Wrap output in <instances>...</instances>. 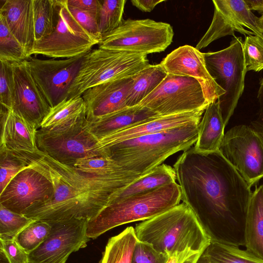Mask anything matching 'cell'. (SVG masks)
Segmentation results:
<instances>
[{
  "label": "cell",
  "mask_w": 263,
  "mask_h": 263,
  "mask_svg": "<svg viewBox=\"0 0 263 263\" xmlns=\"http://www.w3.org/2000/svg\"><path fill=\"white\" fill-rule=\"evenodd\" d=\"M73 167L84 173L99 175H113L129 172L125 170L111 159L102 156L79 159Z\"/></svg>",
  "instance_id": "36"
},
{
  "label": "cell",
  "mask_w": 263,
  "mask_h": 263,
  "mask_svg": "<svg viewBox=\"0 0 263 263\" xmlns=\"http://www.w3.org/2000/svg\"><path fill=\"white\" fill-rule=\"evenodd\" d=\"M219 151L251 187L263 178V136L250 126L229 129Z\"/></svg>",
  "instance_id": "12"
},
{
  "label": "cell",
  "mask_w": 263,
  "mask_h": 263,
  "mask_svg": "<svg viewBox=\"0 0 263 263\" xmlns=\"http://www.w3.org/2000/svg\"><path fill=\"white\" fill-rule=\"evenodd\" d=\"M203 55L208 72L217 84L225 91L217 101L226 126L245 87L247 71L242 37L235 36L226 48L203 53Z\"/></svg>",
  "instance_id": "7"
},
{
  "label": "cell",
  "mask_w": 263,
  "mask_h": 263,
  "mask_svg": "<svg viewBox=\"0 0 263 263\" xmlns=\"http://www.w3.org/2000/svg\"><path fill=\"white\" fill-rule=\"evenodd\" d=\"M88 220L72 218L48 222L51 230L44 241L29 254L28 263H66L69 255L87 246Z\"/></svg>",
  "instance_id": "13"
},
{
  "label": "cell",
  "mask_w": 263,
  "mask_h": 263,
  "mask_svg": "<svg viewBox=\"0 0 263 263\" xmlns=\"http://www.w3.org/2000/svg\"><path fill=\"white\" fill-rule=\"evenodd\" d=\"M257 97L259 109L255 119L251 122L250 126L263 136V78L260 80Z\"/></svg>",
  "instance_id": "45"
},
{
  "label": "cell",
  "mask_w": 263,
  "mask_h": 263,
  "mask_svg": "<svg viewBox=\"0 0 263 263\" xmlns=\"http://www.w3.org/2000/svg\"><path fill=\"white\" fill-rule=\"evenodd\" d=\"M28 58L25 47L11 33L4 18L0 16V60L12 63Z\"/></svg>",
  "instance_id": "33"
},
{
  "label": "cell",
  "mask_w": 263,
  "mask_h": 263,
  "mask_svg": "<svg viewBox=\"0 0 263 263\" xmlns=\"http://www.w3.org/2000/svg\"><path fill=\"white\" fill-rule=\"evenodd\" d=\"M35 42L51 34L59 22V0H32Z\"/></svg>",
  "instance_id": "30"
},
{
  "label": "cell",
  "mask_w": 263,
  "mask_h": 263,
  "mask_svg": "<svg viewBox=\"0 0 263 263\" xmlns=\"http://www.w3.org/2000/svg\"><path fill=\"white\" fill-rule=\"evenodd\" d=\"M258 23L259 27L263 32V15H261V16L259 17Z\"/></svg>",
  "instance_id": "49"
},
{
  "label": "cell",
  "mask_w": 263,
  "mask_h": 263,
  "mask_svg": "<svg viewBox=\"0 0 263 263\" xmlns=\"http://www.w3.org/2000/svg\"><path fill=\"white\" fill-rule=\"evenodd\" d=\"M200 121L142 136L99 148L125 170L146 174L168 157L196 143Z\"/></svg>",
  "instance_id": "3"
},
{
  "label": "cell",
  "mask_w": 263,
  "mask_h": 263,
  "mask_svg": "<svg viewBox=\"0 0 263 263\" xmlns=\"http://www.w3.org/2000/svg\"><path fill=\"white\" fill-rule=\"evenodd\" d=\"M98 140L89 130L86 117L66 127L54 130L39 128L36 133L38 149L72 167L79 159L105 157L98 148Z\"/></svg>",
  "instance_id": "9"
},
{
  "label": "cell",
  "mask_w": 263,
  "mask_h": 263,
  "mask_svg": "<svg viewBox=\"0 0 263 263\" xmlns=\"http://www.w3.org/2000/svg\"><path fill=\"white\" fill-rule=\"evenodd\" d=\"M249 9L263 15V0H245Z\"/></svg>",
  "instance_id": "47"
},
{
  "label": "cell",
  "mask_w": 263,
  "mask_h": 263,
  "mask_svg": "<svg viewBox=\"0 0 263 263\" xmlns=\"http://www.w3.org/2000/svg\"><path fill=\"white\" fill-rule=\"evenodd\" d=\"M176 180L174 168L166 164H161L117 193L110 203L132 195L176 182Z\"/></svg>",
  "instance_id": "27"
},
{
  "label": "cell",
  "mask_w": 263,
  "mask_h": 263,
  "mask_svg": "<svg viewBox=\"0 0 263 263\" xmlns=\"http://www.w3.org/2000/svg\"><path fill=\"white\" fill-rule=\"evenodd\" d=\"M0 148L32 152L37 149V129L11 109L1 107Z\"/></svg>",
  "instance_id": "21"
},
{
  "label": "cell",
  "mask_w": 263,
  "mask_h": 263,
  "mask_svg": "<svg viewBox=\"0 0 263 263\" xmlns=\"http://www.w3.org/2000/svg\"><path fill=\"white\" fill-rule=\"evenodd\" d=\"M59 22L54 31L36 41L30 52L53 58H71L85 54L100 42L84 29L70 12L67 0H59Z\"/></svg>",
  "instance_id": "11"
},
{
  "label": "cell",
  "mask_w": 263,
  "mask_h": 263,
  "mask_svg": "<svg viewBox=\"0 0 263 263\" xmlns=\"http://www.w3.org/2000/svg\"><path fill=\"white\" fill-rule=\"evenodd\" d=\"M160 116L151 109L137 105L125 107L91 121H87V126L90 132L99 140Z\"/></svg>",
  "instance_id": "23"
},
{
  "label": "cell",
  "mask_w": 263,
  "mask_h": 263,
  "mask_svg": "<svg viewBox=\"0 0 263 263\" xmlns=\"http://www.w3.org/2000/svg\"><path fill=\"white\" fill-rule=\"evenodd\" d=\"M12 64L14 80L12 110L39 129L51 107L34 81L27 60Z\"/></svg>",
  "instance_id": "18"
},
{
  "label": "cell",
  "mask_w": 263,
  "mask_h": 263,
  "mask_svg": "<svg viewBox=\"0 0 263 263\" xmlns=\"http://www.w3.org/2000/svg\"><path fill=\"white\" fill-rule=\"evenodd\" d=\"M68 6L92 13L97 17L101 7V0H67Z\"/></svg>",
  "instance_id": "43"
},
{
  "label": "cell",
  "mask_w": 263,
  "mask_h": 263,
  "mask_svg": "<svg viewBox=\"0 0 263 263\" xmlns=\"http://www.w3.org/2000/svg\"><path fill=\"white\" fill-rule=\"evenodd\" d=\"M245 240L246 250L263 259V184L252 192L246 218Z\"/></svg>",
  "instance_id": "25"
},
{
  "label": "cell",
  "mask_w": 263,
  "mask_h": 263,
  "mask_svg": "<svg viewBox=\"0 0 263 263\" xmlns=\"http://www.w3.org/2000/svg\"><path fill=\"white\" fill-rule=\"evenodd\" d=\"M243 50L247 71L262 70L263 39L257 35H245Z\"/></svg>",
  "instance_id": "37"
},
{
  "label": "cell",
  "mask_w": 263,
  "mask_h": 263,
  "mask_svg": "<svg viewBox=\"0 0 263 263\" xmlns=\"http://www.w3.org/2000/svg\"><path fill=\"white\" fill-rule=\"evenodd\" d=\"M149 65L147 55L99 47L91 50L84 57L68 99L82 96L104 82L132 77Z\"/></svg>",
  "instance_id": "6"
},
{
  "label": "cell",
  "mask_w": 263,
  "mask_h": 263,
  "mask_svg": "<svg viewBox=\"0 0 263 263\" xmlns=\"http://www.w3.org/2000/svg\"><path fill=\"white\" fill-rule=\"evenodd\" d=\"M0 16L11 33L25 47L29 58L35 43L32 0H6L1 5Z\"/></svg>",
  "instance_id": "22"
},
{
  "label": "cell",
  "mask_w": 263,
  "mask_h": 263,
  "mask_svg": "<svg viewBox=\"0 0 263 263\" xmlns=\"http://www.w3.org/2000/svg\"><path fill=\"white\" fill-rule=\"evenodd\" d=\"M209 105L196 80L170 74L139 104L160 116L205 110Z\"/></svg>",
  "instance_id": "10"
},
{
  "label": "cell",
  "mask_w": 263,
  "mask_h": 263,
  "mask_svg": "<svg viewBox=\"0 0 263 263\" xmlns=\"http://www.w3.org/2000/svg\"><path fill=\"white\" fill-rule=\"evenodd\" d=\"M138 240L169 257L187 249L203 252L211 240L195 214L183 202L137 224Z\"/></svg>",
  "instance_id": "4"
},
{
  "label": "cell",
  "mask_w": 263,
  "mask_h": 263,
  "mask_svg": "<svg viewBox=\"0 0 263 263\" xmlns=\"http://www.w3.org/2000/svg\"><path fill=\"white\" fill-rule=\"evenodd\" d=\"M174 34L170 24L149 18H128L103 39L99 47L147 55L164 51Z\"/></svg>",
  "instance_id": "8"
},
{
  "label": "cell",
  "mask_w": 263,
  "mask_h": 263,
  "mask_svg": "<svg viewBox=\"0 0 263 263\" xmlns=\"http://www.w3.org/2000/svg\"><path fill=\"white\" fill-rule=\"evenodd\" d=\"M53 195L50 181L37 171L28 166L0 193V204L24 214L30 207L50 200Z\"/></svg>",
  "instance_id": "16"
},
{
  "label": "cell",
  "mask_w": 263,
  "mask_h": 263,
  "mask_svg": "<svg viewBox=\"0 0 263 263\" xmlns=\"http://www.w3.org/2000/svg\"><path fill=\"white\" fill-rule=\"evenodd\" d=\"M169 257L157 251L151 245L138 240L132 263H167Z\"/></svg>",
  "instance_id": "40"
},
{
  "label": "cell",
  "mask_w": 263,
  "mask_h": 263,
  "mask_svg": "<svg viewBox=\"0 0 263 263\" xmlns=\"http://www.w3.org/2000/svg\"><path fill=\"white\" fill-rule=\"evenodd\" d=\"M214 12L211 25L196 45L200 50L213 41L238 32L245 35H257L263 39L259 17L249 9L245 0H214Z\"/></svg>",
  "instance_id": "15"
},
{
  "label": "cell",
  "mask_w": 263,
  "mask_h": 263,
  "mask_svg": "<svg viewBox=\"0 0 263 263\" xmlns=\"http://www.w3.org/2000/svg\"><path fill=\"white\" fill-rule=\"evenodd\" d=\"M9 152L43 175L52 185L53 195L50 200L24 213L34 220L49 222L72 218L89 220L110 204L117 193L144 175L131 172L91 174L59 162L38 149L32 152Z\"/></svg>",
  "instance_id": "2"
},
{
  "label": "cell",
  "mask_w": 263,
  "mask_h": 263,
  "mask_svg": "<svg viewBox=\"0 0 263 263\" xmlns=\"http://www.w3.org/2000/svg\"><path fill=\"white\" fill-rule=\"evenodd\" d=\"M85 54L62 60L30 57L26 60L34 81L51 107L68 99Z\"/></svg>",
  "instance_id": "14"
},
{
  "label": "cell",
  "mask_w": 263,
  "mask_h": 263,
  "mask_svg": "<svg viewBox=\"0 0 263 263\" xmlns=\"http://www.w3.org/2000/svg\"><path fill=\"white\" fill-rule=\"evenodd\" d=\"M226 125L223 122L218 102L210 104L204 112L198 127L197 140L194 146L201 152L219 150Z\"/></svg>",
  "instance_id": "24"
},
{
  "label": "cell",
  "mask_w": 263,
  "mask_h": 263,
  "mask_svg": "<svg viewBox=\"0 0 263 263\" xmlns=\"http://www.w3.org/2000/svg\"><path fill=\"white\" fill-rule=\"evenodd\" d=\"M34 221L0 204V239H15L23 230Z\"/></svg>",
  "instance_id": "34"
},
{
  "label": "cell",
  "mask_w": 263,
  "mask_h": 263,
  "mask_svg": "<svg viewBox=\"0 0 263 263\" xmlns=\"http://www.w3.org/2000/svg\"><path fill=\"white\" fill-rule=\"evenodd\" d=\"M27 167L11 153L0 148V193L16 175Z\"/></svg>",
  "instance_id": "38"
},
{
  "label": "cell",
  "mask_w": 263,
  "mask_h": 263,
  "mask_svg": "<svg viewBox=\"0 0 263 263\" xmlns=\"http://www.w3.org/2000/svg\"><path fill=\"white\" fill-rule=\"evenodd\" d=\"M132 77L109 81L86 90L82 97L87 120L91 121L127 107L126 99Z\"/></svg>",
  "instance_id": "19"
},
{
  "label": "cell",
  "mask_w": 263,
  "mask_h": 263,
  "mask_svg": "<svg viewBox=\"0 0 263 263\" xmlns=\"http://www.w3.org/2000/svg\"><path fill=\"white\" fill-rule=\"evenodd\" d=\"M0 251L5 254L10 263L29 262V254L15 239H0Z\"/></svg>",
  "instance_id": "41"
},
{
  "label": "cell",
  "mask_w": 263,
  "mask_h": 263,
  "mask_svg": "<svg viewBox=\"0 0 263 263\" xmlns=\"http://www.w3.org/2000/svg\"><path fill=\"white\" fill-rule=\"evenodd\" d=\"M164 2L163 0H132L133 5L143 12H149L159 3Z\"/></svg>",
  "instance_id": "46"
},
{
  "label": "cell",
  "mask_w": 263,
  "mask_h": 263,
  "mask_svg": "<svg viewBox=\"0 0 263 263\" xmlns=\"http://www.w3.org/2000/svg\"><path fill=\"white\" fill-rule=\"evenodd\" d=\"M196 263H214L208 258L201 254Z\"/></svg>",
  "instance_id": "48"
},
{
  "label": "cell",
  "mask_w": 263,
  "mask_h": 263,
  "mask_svg": "<svg viewBox=\"0 0 263 263\" xmlns=\"http://www.w3.org/2000/svg\"><path fill=\"white\" fill-rule=\"evenodd\" d=\"M167 73L160 64L151 65L133 76L127 99V107L139 105L162 82Z\"/></svg>",
  "instance_id": "28"
},
{
  "label": "cell",
  "mask_w": 263,
  "mask_h": 263,
  "mask_svg": "<svg viewBox=\"0 0 263 263\" xmlns=\"http://www.w3.org/2000/svg\"><path fill=\"white\" fill-rule=\"evenodd\" d=\"M101 1L98 16L99 29L102 41L118 28L123 21L126 0Z\"/></svg>",
  "instance_id": "32"
},
{
  "label": "cell",
  "mask_w": 263,
  "mask_h": 263,
  "mask_svg": "<svg viewBox=\"0 0 263 263\" xmlns=\"http://www.w3.org/2000/svg\"><path fill=\"white\" fill-rule=\"evenodd\" d=\"M51 228L48 222L34 220L23 230L15 240L29 254L44 241Z\"/></svg>",
  "instance_id": "35"
},
{
  "label": "cell",
  "mask_w": 263,
  "mask_h": 263,
  "mask_svg": "<svg viewBox=\"0 0 263 263\" xmlns=\"http://www.w3.org/2000/svg\"><path fill=\"white\" fill-rule=\"evenodd\" d=\"M181 200L194 212L211 241L245 245L251 187L220 151H185L174 164Z\"/></svg>",
  "instance_id": "1"
},
{
  "label": "cell",
  "mask_w": 263,
  "mask_h": 263,
  "mask_svg": "<svg viewBox=\"0 0 263 263\" xmlns=\"http://www.w3.org/2000/svg\"><path fill=\"white\" fill-rule=\"evenodd\" d=\"M69 9L80 25L101 43L102 37L99 29L98 17L92 13L78 9L69 7Z\"/></svg>",
  "instance_id": "42"
},
{
  "label": "cell",
  "mask_w": 263,
  "mask_h": 263,
  "mask_svg": "<svg viewBox=\"0 0 263 263\" xmlns=\"http://www.w3.org/2000/svg\"><path fill=\"white\" fill-rule=\"evenodd\" d=\"M214 263H263V259L238 247L211 241L202 254Z\"/></svg>",
  "instance_id": "31"
},
{
  "label": "cell",
  "mask_w": 263,
  "mask_h": 263,
  "mask_svg": "<svg viewBox=\"0 0 263 263\" xmlns=\"http://www.w3.org/2000/svg\"><path fill=\"white\" fill-rule=\"evenodd\" d=\"M204 111L196 110L158 117L99 139L97 143L98 148L99 149L101 147L126 140L160 132L193 122L201 121Z\"/></svg>",
  "instance_id": "20"
},
{
  "label": "cell",
  "mask_w": 263,
  "mask_h": 263,
  "mask_svg": "<svg viewBox=\"0 0 263 263\" xmlns=\"http://www.w3.org/2000/svg\"><path fill=\"white\" fill-rule=\"evenodd\" d=\"M181 193L176 182L113 202L88 221L87 235L96 239L122 224L155 217L180 203Z\"/></svg>",
  "instance_id": "5"
},
{
  "label": "cell",
  "mask_w": 263,
  "mask_h": 263,
  "mask_svg": "<svg viewBox=\"0 0 263 263\" xmlns=\"http://www.w3.org/2000/svg\"><path fill=\"white\" fill-rule=\"evenodd\" d=\"M1 107L12 110L14 90V80L11 62L0 60Z\"/></svg>",
  "instance_id": "39"
},
{
  "label": "cell",
  "mask_w": 263,
  "mask_h": 263,
  "mask_svg": "<svg viewBox=\"0 0 263 263\" xmlns=\"http://www.w3.org/2000/svg\"><path fill=\"white\" fill-rule=\"evenodd\" d=\"M203 252L187 249L171 256L167 263H196Z\"/></svg>",
  "instance_id": "44"
},
{
  "label": "cell",
  "mask_w": 263,
  "mask_h": 263,
  "mask_svg": "<svg viewBox=\"0 0 263 263\" xmlns=\"http://www.w3.org/2000/svg\"><path fill=\"white\" fill-rule=\"evenodd\" d=\"M160 65L167 74L196 80L209 104L217 101L225 93L208 72L203 53L195 47L188 45L180 46L167 54Z\"/></svg>",
  "instance_id": "17"
},
{
  "label": "cell",
  "mask_w": 263,
  "mask_h": 263,
  "mask_svg": "<svg viewBox=\"0 0 263 263\" xmlns=\"http://www.w3.org/2000/svg\"><path fill=\"white\" fill-rule=\"evenodd\" d=\"M85 117L86 107L82 97L71 98L51 107L40 128L57 130L71 125Z\"/></svg>",
  "instance_id": "26"
},
{
  "label": "cell",
  "mask_w": 263,
  "mask_h": 263,
  "mask_svg": "<svg viewBox=\"0 0 263 263\" xmlns=\"http://www.w3.org/2000/svg\"><path fill=\"white\" fill-rule=\"evenodd\" d=\"M137 241L135 228L127 227L108 239L99 263H132Z\"/></svg>",
  "instance_id": "29"
}]
</instances>
